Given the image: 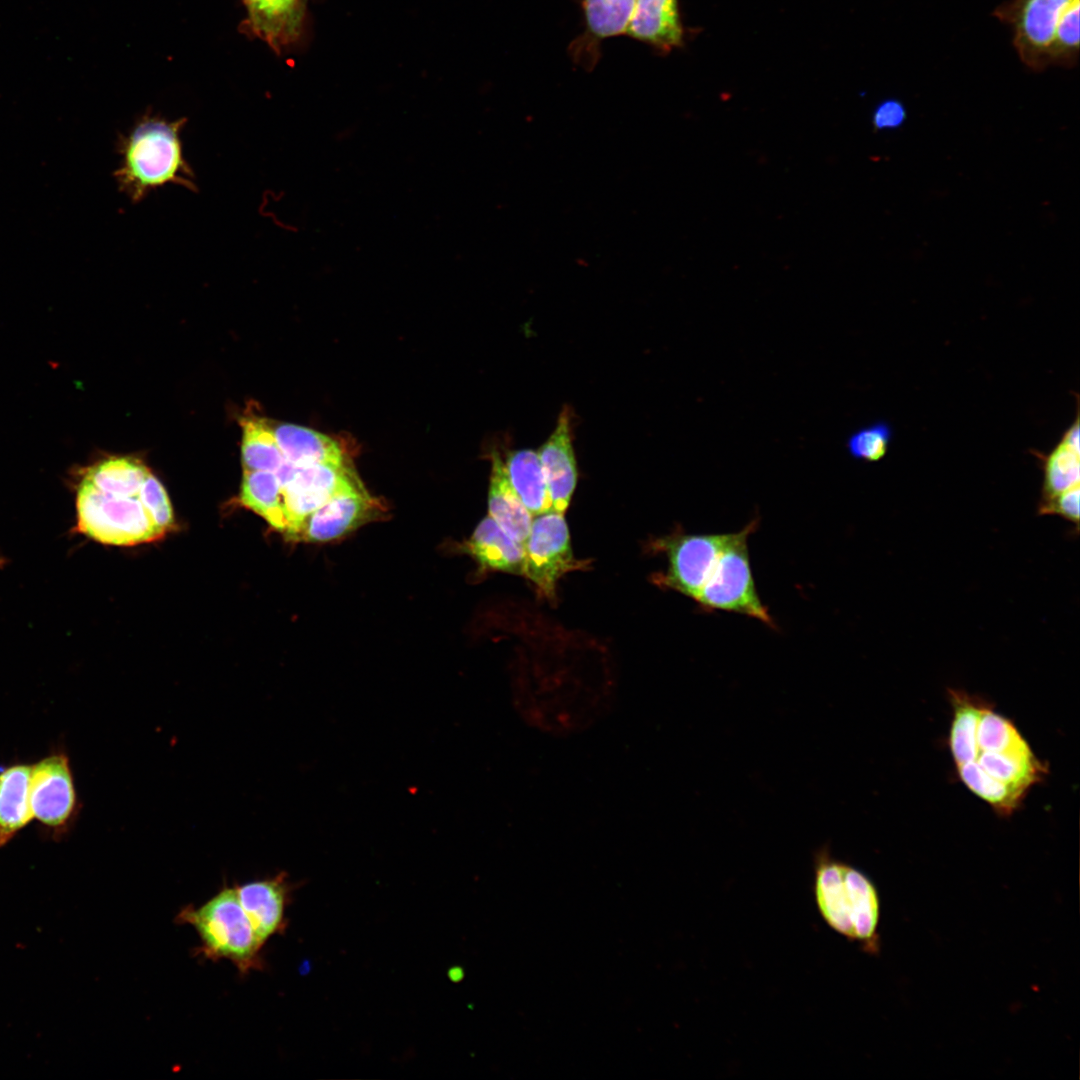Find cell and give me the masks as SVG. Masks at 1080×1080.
I'll use <instances>...</instances> for the list:
<instances>
[{"label":"cell","instance_id":"6da1fadb","mask_svg":"<svg viewBox=\"0 0 1080 1080\" xmlns=\"http://www.w3.org/2000/svg\"><path fill=\"white\" fill-rule=\"evenodd\" d=\"M949 746L962 783L998 814H1012L1047 773L1019 730L985 699L949 690Z\"/></svg>","mask_w":1080,"mask_h":1080},{"label":"cell","instance_id":"7a4b0ae2","mask_svg":"<svg viewBox=\"0 0 1080 1080\" xmlns=\"http://www.w3.org/2000/svg\"><path fill=\"white\" fill-rule=\"evenodd\" d=\"M813 895L823 921L864 952L879 951L880 896L860 870L834 858L828 846L813 856Z\"/></svg>","mask_w":1080,"mask_h":1080},{"label":"cell","instance_id":"3957f363","mask_svg":"<svg viewBox=\"0 0 1080 1080\" xmlns=\"http://www.w3.org/2000/svg\"><path fill=\"white\" fill-rule=\"evenodd\" d=\"M186 119L168 121L157 116L139 120L118 141L121 161L114 173L119 189L138 202L152 189L166 184L196 190L194 173L183 155L180 132Z\"/></svg>","mask_w":1080,"mask_h":1080},{"label":"cell","instance_id":"277c9868","mask_svg":"<svg viewBox=\"0 0 1080 1080\" xmlns=\"http://www.w3.org/2000/svg\"><path fill=\"white\" fill-rule=\"evenodd\" d=\"M176 922L196 930L201 942L198 953L205 958L229 960L242 975L263 968L264 944L241 906L235 887L224 886L198 908L184 907Z\"/></svg>","mask_w":1080,"mask_h":1080},{"label":"cell","instance_id":"5b68a950","mask_svg":"<svg viewBox=\"0 0 1080 1080\" xmlns=\"http://www.w3.org/2000/svg\"><path fill=\"white\" fill-rule=\"evenodd\" d=\"M759 519L734 533L720 553L695 602L703 611L722 610L755 618L773 629L776 625L761 602L753 579L748 537L758 528Z\"/></svg>","mask_w":1080,"mask_h":1080},{"label":"cell","instance_id":"8992f818","mask_svg":"<svg viewBox=\"0 0 1080 1080\" xmlns=\"http://www.w3.org/2000/svg\"><path fill=\"white\" fill-rule=\"evenodd\" d=\"M77 529L108 545H136L162 536L138 497L116 496L82 478L76 497Z\"/></svg>","mask_w":1080,"mask_h":1080},{"label":"cell","instance_id":"52a82bcc","mask_svg":"<svg viewBox=\"0 0 1080 1080\" xmlns=\"http://www.w3.org/2000/svg\"><path fill=\"white\" fill-rule=\"evenodd\" d=\"M524 574L539 595L556 600V586L565 574L587 568V561L576 559L564 514L549 510L532 518L524 543Z\"/></svg>","mask_w":1080,"mask_h":1080},{"label":"cell","instance_id":"ba28073f","mask_svg":"<svg viewBox=\"0 0 1080 1080\" xmlns=\"http://www.w3.org/2000/svg\"><path fill=\"white\" fill-rule=\"evenodd\" d=\"M734 533L686 534L677 529L673 534L656 540L654 549L666 554L668 566L665 572L654 576V582L663 589L674 590L695 601Z\"/></svg>","mask_w":1080,"mask_h":1080},{"label":"cell","instance_id":"9c48e42d","mask_svg":"<svg viewBox=\"0 0 1080 1080\" xmlns=\"http://www.w3.org/2000/svg\"><path fill=\"white\" fill-rule=\"evenodd\" d=\"M1073 0H1008L993 16L1012 30L1013 46L1032 70L1050 66V54L1060 20Z\"/></svg>","mask_w":1080,"mask_h":1080},{"label":"cell","instance_id":"30bf717a","mask_svg":"<svg viewBox=\"0 0 1080 1080\" xmlns=\"http://www.w3.org/2000/svg\"><path fill=\"white\" fill-rule=\"evenodd\" d=\"M30 804L36 819L55 839L62 837L78 811L69 759L52 752L32 764Z\"/></svg>","mask_w":1080,"mask_h":1080},{"label":"cell","instance_id":"8fae6325","mask_svg":"<svg viewBox=\"0 0 1080 1080\" xmlns=\"http://www.w3.org/2000/svg\"><path fill=\"white\" fill-rule=\"evenodd\" d=\"M356 480L346 464L295 465L292 477L281 487L285 533L296 539L310 514Z\"/></svg>","mask_w":1080,"mask_h":1080},{"label":"cell","instance_id":"7c38bea8","mask_svg":"<svg viewBox=\"0 0 1080 1080\" xmlns=\"http://www.w3.org/2000/svg\"><path fill=\"white\" fill-rule=\"evenodd\" d=\"M636 0H582L584 30L568 47L573 63L590 71L599 62L605 39L624 35Z\"/></svg>","mask_w":1080,"mask_h":1080},{"label":"cell","instance_id":"4fadbf2b","mask_svg":"<svg viewBox=\"0 0 1080 1080\" xmlns=\"http://www.w3.org/2000/svg\"><path fill=\"white\" fill-rule=\"evenodd\" d=\"M572 418L571 408L564 407L558 416L553 432L537 450L546 478L552 510L562 514L570 505L578 479Z\"/></svg>","mask_w":1080,"mask_h":1080},{"label":"cell","instance_id":"5bb4252c","mask_svg":"<svg viewBox=\"0 0 1080 1080\" xmlns=\"http://www.w3.org/2000/svg\"><path fill=\"white\" fill-rule=\"evenodd\" d=\"M373 506L371 498L356 480L310 514L297 538L326 542L342 537L365 522Z\"/></svg>","mask_w":1080,"mask_h":1080},{"label":"cell","instance_id":"9a60e30c","mask_svg":"<svg viewBox=\"0 0 1080 1080\" xmlns=\"http://www.w3.org/2000/svg\"><path fill=\"white\" fill-rule=\"evenodd\" d=\"M235 888L241 906L264 945L272 936L283 933L292 890L285 872Z\"/></svg>","mask_w":1080,"mask_h":1080},{"label":"cell","instance_id":"2e32d148","mask_svg":"<svg viewBox=\"0 0 1080 1080\" xmlns=\"http://www.w3.org/2000/svg\"><path fill=\"white\" fill-rule=\"evenodd\" d=\"M625 35L667 54L683 45L678 0H636Z\"/></svg>","mask_w":1080,"mask_h":1080},{"label":"cell","instance_id":"e0dca14e","mask_svg":"<svg viewBox=\"0 0 1080 1080\" xmlns=\"http://www.w3.org/2000/svg\"><path fill=\"white\" fill-rule=\"evenodd\" d=\"M482 569L523 576L524 546L510 537L489 515L476 526L465 544Z\"/></svg>","mask_w":1080,"mask_h":1080},{"label":"cell","instance_id":"ac0fdd59","mask_svg":"<svg viewBox=\"0 0 1080 1080\" xmlns=\"http://www.w3.org/2000/svg\"><path fill=\"white\" fill-rule=\"evenodd\" d=\"M31 771L32 765L21 762L0 766V847L33 819Z\"/></svg>","mask_w":1080,"mask_h":1080},{"label":"cell","instance_id":"d6986e66","mask_svg":"<svg viewBox=\"0 0 1080 1080\" xmlns=\"http://www.w3.org/2000/svg\"><path fill=\"white\" fill-rule=\"evenodd\" d=\"M272 430L284 458L296 466L345 464L340 445L327 435L293 424H279Z\"/></svg>","mask_w":1080,"mask_h":1080},{"label":"cell","instance_id":"ffe728a7","mask_svg":"<svg viewBox=\"0 0 1080 1080\" xmlns=\"http://www.w3.org/2000/svg\"><path fill=\"white\" fill-rule=\"evenodd\" d=\"M489 516L515 541L524 545L533 516L522 504L506 476L502 456L492 454L488 491Z\"/></svg>","mask_w":1080,"mask_h":1080},{"label":"cell","instance_id":"44dd1931","mask_svg":"<svg viewBox=\"0 0 1080 1080\" xmlns=\"http://www.w3.org/2000/svg\"><path fill=\"white\" fill-rule=\"evenodd\" d=\"M502 461L511 487L533 517L552 510L537 451L526 448L510 450Z\"/></svg>","mask_w":1080,"mask_h":1080},{"label":"cell","instance_id":"7402d4cb","mask_svg":"<svg viewBox=\"0 0 1080 1080\" xmlns=\"http://www.w3.org/2000/svg\"><path fill=\"white\" fill-rule=\"evenodd\" d=\"M241 502L261 515L272 527L286 532L281 485L274 472L244 471Z\"/></svg>","mask_w":1080,"mask_h":1080},{"label":"cell","instance_id":"603a6c76","mask_svg":"<svg viewBox=\"0 0 1080 1080\" xmlns=\"http://www.w3.org/2000/svg\"><path fill=\"white\" fill-rule=\"evenodd\" d=\"M241 425L244 471L275 472L285 458L274 437L272 424L264 418L246 415L242 418Z\"/></svg>","mask_w":1080,"mask_h":1080},{"label":"cell","instance_id":"cb8c5ba5","mask_svg":"<svg viewBox=\"0 0 1080 1080\" xmlns=\"http://www.w3.org/2000/svg\"><path fill=\"white\" fill-rule=\"evenodd\" d=\"M149 473L148 468L138 459L112 457L90 467L83 478L105 493L138 497Z\"/></svg>","mask_w":1080,"mask_h":1080},{"label":"cell","instance_id":"d4e9b609","mask_svg":"<svg viewBox=\"0 0 1080 1080\" xmlns=\"http://www.w3.org/2000/svg\"><path fill=\"white\" fill-rule=\"evenodd\" d=\"M1079 455V449L1061 439L1058 445L1043 457L1044 478L1041 499L1053 497L1079 486Z\"/></svg>","mask_w":1080,"mask_h":1080},{"label":"cell","instance_id":"484cf974","mask_svg":"<svg viewBox=\"0 0 1080 1080\" xmlns=\"http://www.w3.org/2000/svg\"><path fill=\"white\" fill-rule=\"evenodd\" d=\"M1079 2L1073 0L1060 20L1051 49L1050 65L1072 67L1078 62Z\"/></svg>","mask_w":1080,"mask_h":1080},{"label":"cell","instance_id":"4316f807","mask_svg":"<svg viewBox=\"0 0 1080 1080\" xmlns=\"http://www.w3.org/2000/svg\"><path fill=\"white\" fill-rule=\"evenodd\" d=\"M891 439V426L879 421L851 434L847 441L848 452L856 459L876 462L886 455Z\"/></svg>","mask_w":1080,"mask_h":1080},{"label":"cell","instance_id":"83f0119b","mask_svg":"<svg viewBox=\"0 0 1080 1080\" xmlns=\"http://www.w3.org/2000/svg\"><path fill=\"white\" fill-rule=\"evenodd\" d=\"M138 498L148 512L156 530L164 536L174 526L173 509L161 482L151 473L145 478Z\"/></svg>","mask_w":1080,"mask_h":1080},{"label":"cell","instance_id":"f1b7e54d","mask_svg":"<svg viewBox=\"0 0 1080 1080\" xmlns=\"http://www.w3.org/2000/svg\"><path fill=\"white\" fill-rule=\"evenodd\" d=\"M254 25L267 34H272L276 23L287 17L297 0H245Z\"/></svg>","mask_w":1080,"mask_h":1080},{"label":"cell","instance_id":"f546056e","mask_svg":"<svg viewBox=\"0 0 1080 1080\" xmlns=\"http://www.w3.org/2000/svg\"><path fill=\"white\" fill-rule=\"evenodd\" d=\"M1079 486L1070 488L1058 495L1041 499L1038 505L1040 515H1058L1065 520L1079 524Z\"/></svg>","mask_w":1080,"mask_h":1080},{"label":"cell","instance_id":"4dcf8cb0","mask_svg":"<svg viewBox=\"0 0 1080 1080\" xmlns=\"http://www.w3.org/2000/svg\"><path fill=\"white\" fill-rule=\"evenodd\" d=\"M906 118L904 105L895 99H887L878 104L873 113V124L878 129H894L901 126Z\"/></svg>","mask_w":1080,"mask_h":1080},{"label":"cell","instance_id":"1f68e13d","mask_svg":"<svg viewBox=\"0 0 1080 1080\" xmlns=\"http://www.w3.org/2000/svg\"><path fill=\"white\" fill-rule=\"evenodd\" d=\"M0 565H1V559H0Z\"/></svg>","mask_w":1080,"mask_h":1080}]
</instances>
